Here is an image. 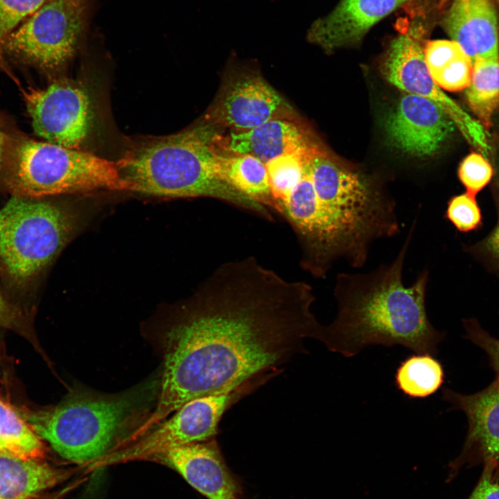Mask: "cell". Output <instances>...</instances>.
I'll use <instances>...</instances> for the list:
<instances>
[{"mask_svg":"<svg viewBox=\"0 0 499 499\" xmlns=\"http://www.w3.org/2000/svg\"><path fill=\"white\" fill-rule=\"evenodd\" d=\"M11 309L0 292V325L10 321Z\"/></svg>","mask_w":499,"mask_h":499,"instance_id":"31","label":"cell"},{"mask_svg":"<svg viewBox=\"0 0 499 499\" xmlns=\"http://www.w3.org/2000/svg\"><path fill=\"white\" fill-rule=\"evenodd\" d=\"M464 327L466 338L487 353L499 378V338L491 336L475 321H466Z\"/></svg>","mask_w":499,"mask_h":499,"instance_id":"28","label":"cell"},{"mask_svg":"<svg viewBox=\"0 0 499 499\" xmlns=\"http://www.w3.org/2000/svg\"><path fill=\"white\" fill-rule=\"evenodd\" d=\"M313 144L304 128L290 119L270 120L251 130L231 133L227 139L234 154L252 155L265 164Z\"/></svg>","mask_w":499,"mask_h":499,"instance_id":"17","label":"cell"},{"mask_svg":"<svg viewBox=\"0 0 499 499\" xmlns=\"http://www.w3.org/2000/svg\"><path fill=\"white\" fill-rule=\"evenodd\" d=\"M446 217L462 232L477 229L482 222V213L475 197L462 193L452 197L448 202Z\"/></svg>","mask_w":499,"mask_h":499,"instance_id":"27","label":"cell"},{"mask_svg":"<svg viewBox=\"0 0 499 499\" xmlns=\"http://www.w3.org/2000/svg\"><path fill=\"white\" fill-rule=\"evenodd\" d=\"M312 287L289 281L254 257L218 267L176 308L155 338L163 360L155 408L143 435L187 401L270 380L306 339L319 340Z\"/></svg>","mask_w":499,"mask_h":499,"instance_id":"1","label":"cell"},{"mask_svg":"<svg viewBox=\"0 0 499 499\" xmlns=\"http://www.w3.org/2000/svg\"><path fill=\"white\" fill-rule=\"evenodd\" d=\"M441 22L473 62L499 58L497 17L490 0H453Z\"/></svg>","mask_w":499,"mask_h":499,"instance_id":"16","label":"cell"},{"mask_svg":"<svg viewBox=\"0 0 499 499\" xmlns=\"http://www.w3.org/2000/svg\"><path fill=\"white\" fill-rule=\"evenodd\" d=\"M219 177L229 185L264 207L272 206L265 164L249 155L216 156Z\"/></svg>","mask_w":499,"mask_h":499,"instance_id":"20","label":"cell"},{"mask_svg":"<svg viewBox=\"0 0 499 499\" xmlns=\"http://www.w3.org/2000/svg\"><path fill=\"white\" fill-rule=\"evenodd\" d=\"M498 218L492 231L479 244V250L499 265V193L496 198Z\"/></svg>","mask_w":499,"mask_h":499,"instance_id":"30","label":"cell"},{"mask_svg":"<svg viewBox=\"0 0 499 499\" xmlns=\"http://www.w3.org/2000/svg\"><path fill=\"white\" fill-rule=\"evenodd\" d=\"M70 473L41 459L0 454V499H31L67 480Z\"/></svg>","mask_w":499,"mask_h":499,"instance_id":"18","label":"cell"},{"mask_svg":"<svg viewBox=\"0 0 499 499\" xmlns=\"http://www.w3.org/2000/svg\"><path fill=\"white\" fill-rule=\"evenodd\" d=\"M499 2V0H497Z\"/></svg>","mask_w":499,"mask_h":499,"instance_id":"35","label":"cell"},{"mask_svg":"<svg viewBox=\"0 0 499 499\" xmlns=\"http://www.w3.org/2000/svg\"><path fill=\"white\" fill-rule=\"evenodd\" d=\"M444 378L443 366L438 360L430 354L415 353L399 363L394 384L409 399H425L441 387Z\"/></svg>","mask_w":499,"mask_h":499,"instance_id":"21","label":"cell"},{"mask_svg":"<svg viewBox=\"0 0 499 499\" xmlns=\"http://www.w3.org/2000/svg\"><path fill=\"white\" fill-rule=\"evenodd\" d=\"M0 454L23 459L44 455L41 438L8 405L0 400Z\"/></svg>","mask_w":499,"mask_h":499,"instance_id":"23","label":"cell"},{"mask_svg":"<svg viewBox=\"0 0 499 499\" xmlns=\"http://www.w3.org/2000/svg\"><path fill=\"white\" fill-rule=\"evenodd\" d=\"M31 499H46V498H40V496H36V497L33 498H31ZM47 499H55V498H47Z\"/></svg>","mask_w":499,"mask_h":499,"instance_id":"34","label":"cell"},{"mask_svg":"<svg viewBox=\"0 0 499 499\" xmlns=\"http://www.w3.org/2000/svg\"><path fill=\"white\" fill-rule=\"evenodd\" d=\"M2 170L12 195L47 198L99 190L133 191L117 163L29 138H8Z\"/></svg>","mask_w":499,"mask_h":499,"instance_id":"5","label":"cell"},{"mask_svg":"<svg viewBox=\"0 0 499 499\" xmlns=\"http://www.w3.org/2000/svg\"><path fill=\"white\" fill-rule=\"evenodd\" d=\"M91 0H47L7 37L4 51L46 69L75 54L89 26Z\"/></svg>","mask_w":499,"mask_h":499,"instance_id":"9","label":"cell"},{"mask_svg":"<svg viewBox=\"0 0 499 499\" xmlns=\"http://www.w3.org/2000/svg\"><path fill=\"white\" fill-rule=\"evenodd\" d=\"M158 459L208 499H243L238 478L227 466L216 438L175 448Z\"/></svg>","mask_w":499,"mask_h":499,"instance_id":"14","label":"cell"},{"mask_svg":"<svg viewBox=\"0 0 499 499\" xmlns=\"http://www.w3.org/2000/svg\"><path fill=\"white\" fill-rule=\"evenodd\" d=\"M46 198L12 195L0 209V268L17 283L47 268L78 228L71 207Z\"/></svg>","mask_w":499,"mask_h":499,"instance_id":"6","label":"cell"},{"mask_svg":"<svg viewBox=\"0 0 499 499\" xmlns=\"http://www.w3.org/2000/svg\"><path fill=\"white\" fill-rule=\"evenodd\" d=\"M442 399L453 405L451 409L463 411L469 422L462 450L448 464L447 482L462 469L480 464L499 481V378L471 395L444 388Z\"/></svg>","mask_w":499,"mask_h":499,"instance_id":"11","label":"cell"},{"mask_svg":"<svg viewBox=\"0 0 499 499\" xmlns=\"http://www.w3.org/2000/svg\"><path fill=\"white\" fill-rule=\"evenodd\" d=\"M417 0H341L314 22L308 40L326 52L359 43L376 23Z\"/></svg>","mask_w":499,"mask_h":499,"instance_id":"15","label":"cell"},{"mask_svg":"<svg viewBox=\"0 0 499 499\" xmlns=\"http://www.w3.org/2000/svg\"><path fill=\"white\" fill-rule=\"evenodd\" d=\"M157 383L114 394L73 391L36 417L33 428L63 458L87 466L121 446L147 419L158 396Z\"/></svg>","mask_w":499,"mask_h":499,"instance_id":"4","label":"cell"},{"mask_svg":"<svg viewBox=\"0 0 499 499\" xmlns=\"http://www.w3.org/2000/svg\"><path fill=\"white\" fill-rule=\"evenodd\" d=\"M417 219L398 254L389 263L365 273H339L333 295L337 314L322 326L319 341L347 358L370 346H402L415 353L437 354L444 333L429 320L426 297L429 272L423 269L410 286L403 270Z\"/></svg>","mask_w":499,"mask_h":499,"instance_id":"2","label":"cell"},{"mask_svg":"<svg viewBox=\"0 0 499 499\" xmlns=\"http://www.w3.org/2000/svg\"><path fill=\"white\" fill-rule=\"evenodd\" d=\"M493 170L489 161L480 152H471L460 163L458 177L466 193L476 197L491 181Z\"/></svg>","mask_w":499,"mask_h":499,"instance_id":"26","label":"cell"},{"mask_svg":"<svg viewBox=\"0 0 499 499\" xmlns=\"http://www.w3.org/2000/svg\"><path fill=\"white\" fill-rule=\"evenodd\" d=\"M464 94L477 120L485 129L489 128L492 116L499 108V58L473 62L471 82Z\"/></svg>","mask_w":499,"mask_h":499,"instance_id":"22","label":"cell"},{"mask_svg":"<svg viewBox=\"0 0 499 499\" xmlns=\"http://www.w3.org/2000/svg\"><path fill=\"white\" fill-rule=\"evenodd\" d=\"M455 128L450 117L436 103L412 94L401 98L385 123L392 143L403 153L417 157L436 154Z\"/></svg>","mask_w":499,"mask_h":499,"instance_id":"13","label":"cell"},{"mask_svg":"<svg viewBox=\"0 0 499 499\" xmlns=\"http://www.w3.org/2000/svg\"><path fill=\"white\" fill-rule=\"evenodd\" d=\"M408 18L399 23L398 34L393 38L383 60L385 79L397 88L428 98L450 117L466 140L487 155L489 150L485 128L447 96L432 80L425 60L424 46L429 22L427 11L411 5Z\"/></svg>","mask_w":499,"mask_h":499,"instance_id":"7","label":"cell"},{"mask_svg":"<svg viewBox=\"0 0 499 499\" xmlns=\"http://www.w3.org/2000/svg\"><path fill=\"white\" fill-rule=\"evenodd\" d=\"M450 1H451V0H438L437 3L436 5L437 8L438 9L442 8Z\"/></svg>","mask_w":499,"mask_h":499,"instance_id":"33","label":"cell"},{"mask_svg":"<svg viewBox=\"0 0 499 499\" xmlns=\"http://www.w3.org/2000/svg\"><path fill=\"white\" fill-rule=\"evenodd\" d=\"M467 499H499V481L490 472L483 469L474 489Z\"/></svg>","mask_w":499,"mask_h":499,"instance_id":"29","label":"cell"},{"mask_svg":"<svg viewBox=\"0 0 499 499\" xmlns=\"http://www.w3.org/2000/svg\"><path fill=\"white\" fill-rule=\"evenodd\" d=\"M47 0H0V69L6 71L4 44L10 34Z\"/></svg>","mask_w":499,"mask_h":499,"instance_id":"25","label":"cell"},{"mask_svg":"<svg viewBox=\"0 0 499 499\" xmlns=\"http://www.w3.org/2000/svg\"><path fill=\"white\" fill-rule=\"evenodd\" d=\"M212 139L209 128H191L145 143L118 166L133 191L172 198H216L272 220L265 207L219 177Z\"/></svg>","mask_w":499,"mask_h":499,"instance_id":"3","label":"cell"},{"mask_svg":"<svg viewBox=\"0 0 499 499\" xmlns=\"http://www.w3.org/2000/svg\"><path fill=\"white\" fill-rule=\"evenodd\" d=\"M292 114L290 105L265 80L243 73L225 84L209 117L216 125L243 132L270 120L290 119Z\"/></svg>","mask_w":499,"mask_h":499,"instance_id":"12","label":"cell"},{"mask_svg":"<svg viewBox=\"0 0 499 499\" xmlns=\"http://www.w3.org/2000/svg\"><path fill=\"white\" fill-rule=\"evenodd\" d=\"M424 56L432 80L441 89L459 91L469 85L473 62L455 41H426Z\"/></svg>","mask_w":499,"mask_h":499,"instance_id":"19","label":"cell"},{"mask_svg":"<svg viewBox=\"0 0 499 499\" xmlns=\"http://www.w3.org/2000/svg\"><path fill=\"white\" fill-rule=\"evenodd\" d=\"M8 137L0 131V170L3 167Z\"/></svg>","mask_w":499,"mask_h":499,"instance_id":"32","label":"cell"},{"mask_svg":"<svg viewBox=\"0 0 499 499\" xmlns=\"http://www.w3.org/2000/svg\"><path fill=\"white\" fill-rule=\"evenodd\" d=\"M267 382L254 380L229 392L190 400L139 439L100 457L94 467L158 459L175 448L216 438L224 414Z\"/></svg>","mask_w":499,"mask_h":499,"instance_id":"8","label":"cell"},{"mask_svg":"<svg viewBox=\"0 0 499 499\" xmlns=\"http://www.w3.org/2000/svg\"><path fill=\"white\" fill-rule=\"evenodd\" d=\"M24 96L37 135L73 149L86 139L93 113L89 96L81 85L60 79L44 89H31Z\"/></svg>","mask_w":499,"mask_h":499,"instance_id":"10","label":"cell"},{"mask_svg":"<svg viewBox=\"0 0 499 499\" xmlns=\"http://www.w3.org/2000/svg\"><path fill=\"white\" fill-rule=\"evenodd\" d=\"M317 145L276 157L265 163L272 200V208L280 213L285 202L302 178L305 166Z\"/></svg>","mask_w":499,"mask_h":499,"instance_id":"24","label":"cell"}]
</instances>
